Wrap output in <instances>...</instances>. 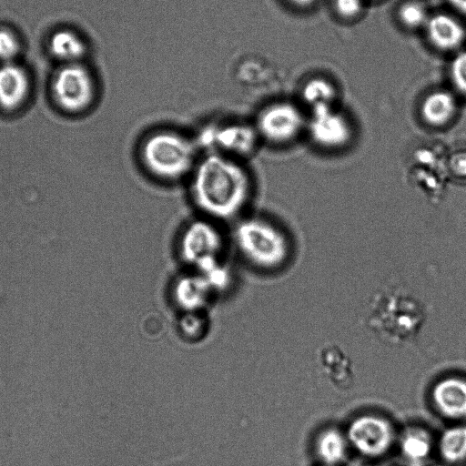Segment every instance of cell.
I'll return each mask as SVG.
<instances>
[{"mask_svg": "<svg viewBox=\"0 0 466 466\" xmlns=\"http://www.w3.org/2000/svg\"><path fill=\"white\" fill-rule=\"evenodd\" d=\"M31 80L27 71L15 62L0 66V110L16 113L27 103L31 95Z\"/></svg>", "mask_w": 466, "mask_h": 466, "instance_id": "30bf717a", "label": "cell"}, {"mask_svg": "<svg viewBox=\"0 0 466 466\" xmlns=\"http://www.w3.org/2000/svg\"><path fill=\"white\" fill-rule=\"evenodd\" d=\"M288 1L289 3H291L292 5H294L296 6H299V7H307L315 2V0H288Z\"/></svg>", "mask_w": 466, "mask_h": 466, "instance_id": "d4e9b609", "label": "cell"}, {"mask_svg": "<svg viewBox=\"0 0 466 466\" xmlns=\"http://www.w3.org/2000/svg\"><path fill=\"white\" fill-rule=\"evenodd\" d=\"M313 139L325 147H339L345 145L350 137L351 129L348 120L330 105L313 107L309 123Z\"/></svg>", "mask_w": 466, "mask_h": 466, "instance_id": "9c48e42d", "label": "cell"}, {"mask_svg": "<svg viewBox=\"0 0 466 466\" xmlns=\"http://www.w3.org/2000/svg\"><path fill=\"white\" fill-rule=\"evenodd\" d=\"M224 237L214 220L204 218L189 222L178 241L180 258L196 269L221 259Z\"/></svg>", "mask_w": 466, "mask_h": 466, "instance_id": "8992f818", "label": "cell"}, {"mask_svg": "<svg viewBox=\"0 0 466 466\" xmlns=\"http://www.w3.org/2000/svg\"><path fill=\"white\" fill-rule=\"evenodd\" d=\"M188 178L192 201L205 218L212 220L238 218L251 198V177L236 157L206 153L198 158Z\"/></svg>", "mask_w": 466, "mask_h": 466, "instance_id": "6da1fadb", "label": "cell"}, {"mask_svg": "<svg viewBox=\"0 0 466 466\" xmlns=\"http://www.w3.org/2000/svg\"><path fill=\"white\" fill-rule=\"evenodd\" d=\"M334 5L340 16L351 18L362 10V0H334Z\"/></svg>", "mask_w": 466, "mask_h": 466, "instance_id": "603a6c76", "label": "cell"}, {"mask_svg": "<svg viewBox=\"0 0 466 466\" xmlns=\"http://www.w3.org/2000/svg\"><path fill=\"white\" fill-rule=\"evenodd\" d=\"M18 35L8 27H0V60L4 63L15 62L21 51Z\"/></svg>", "mask_w": 466, "mask_h": 466, "instance_id": "ffe728a7", "label": "cell"}, {"mask_svg": "<svg viewBox=\"0 0 466 466\" xmlns=\"http://www.w3.org/2000/svg\"><path fill=\"white\" fill-rule=\"evenodd\" d=\"M349 444L360 455L379 458L391 448L395 433L391 423L375 414H362L354 418L346 431Z\"/></svg>", "mask_w": 466, "mask_h": 466, "instance_id": "52a82bcc", "label": "cell"}, {"mask_svg": "<svg viewBox=\"0 0 466 466\" xmlns=\"http://www.w3.org/2000/svg\"><path fill=\"white\" fill-rule=\"evenodd\" d=\"M450 73L454 87L466 97V51H461L453 57Z\"/></svg>", "mask_w": 466, "mask_h": 466, "instance_id": "44dd1931", "label": "cell"}, {"mask_svg": "<svg viewBox=\"0 0 466 466\" xmlns=\"http://www.w3.org/2000/svg\"><path fill=\"white\" fill-rule=\"evenodd\" d=\"M441 459L450 465L466 461V424H459L445 429L438 441Z\"/></svg>", "mask_w": 466, "mask_h": 466, "instance_id": "2e32d148", "label": "cell"}, {"mask_svg": "<svg viewBox=\"0 0 466 466\" xmlns=\"http://www.w3.org/2000/svg\"><path fill=\"white\" fill-rule=\"evenodd\" d=\"M198 148L241 159L254 153L260 142L253 124L240 121L213 122L195 137Z\"/></svg>", "mask_w": 466, "mask_h": 466, "instance_id": "5b68a950", "label": "cell"}, {"mask_svg": "<svg viewBox=\"0 0 466 466\" xmlns=\"http://www.w3.org/2000/svg\"><path fill=\"white\" fill-rule=\"evenodd\" d=\"M448 167L452 176L466 180V147H457L451 153Z\"/></svg>", "mask_w": 466, "mask_h": 466, "instance_id": "7402d4cb", "label": "cell"}, {"mask_svg": "<svg viewBox=\"0 0 466 466\" xmlns=\"http://www.w3.org/2000/svg\"><path fill=\"white\" fill-rule=\"evenodd\" d=\"M449 2L457 11L466 15V0H449Z\"/></svg>", "mask_w": 466, "mask_h": 466, "instance_id": "cb8c5ba5", "label": "cell"}, {"mask_svg": "<svg viewBox=\"0 0 466 466\" xmlns=\"http://www.w3.org/2000/svg\"><path fill=\"white\" fill-rule=\"evenodd\" d=\"M303 99L315 107L320 105H330L335 96L333 86L323 78L309 80L302 87Z\"/></svg>", "mask_w": 466, "mask_h": 466, "instance_id": "ac0fdd59", "label": "cell"}, {"mask_svg": "<svg viewBox=\"0 0 466 466\" xmlns=\"http://www.w3.org/2000/svg\"><path fill=\"white\" fill-rule=\"evenodd\" d=\"M457 111V103L451 93L436 90L423 99L420 115L423 120L432 127H443L450 123Z\"/></svg>", "mask_w": 466, "mask_h": 466, "instance_id": "4fadbf2b", "label": "cell"}, {"mask_svg": "<svg viewBox=\"0 0 466 466\" xmlns=\"http://www.w3.org/2000/svg\"><path fill=\"white\" fill-rule=\"evenodd\" d=\"M399 16L401 23L410 28L425 25L430 17L426 8L415 1L403 4L399 10Z\"/></svg>", "mask_w": 466, "mask_h": 466, "instance_id": "d6986e66", "label": "cell"}, {"mask_svg": "<svg viewBox=\"0 0 466 466\" xmlns=\"http://www.w3.org/2000/svg\"><path fill=\"white\" fill-rule=\"evenodd\" d=\"M425 26L431 43L443 51L458 48L465 39L463 25L447 14L430 16Z\"/></svg>", "mask_w": 466, "mask_h": 466, "instance_id": "7c38bea8", "label": "cell"}, {"mask_svg": "<svg viewBox=\"0 0 466 466\" xmlns=\"http://www.w3.org/2000/svg\"><path fill=\"white\" fill-rule=\"evenodd\" d=\"M436 410L450 420L466 419V380L450 376L438 380L431 390Z\"/></svg>", "mask_w": 466, "mask_h": 466, "instance_id": "8fae6325", "label": "cell"}, {"mask_svg": "<svg viewBox=\"0 0 466 466\" xmlns=\"http://www.w3.org/2000/svg\"><path fill=\"white\" fill-rule=\"evenodd\" d=\"M253 125L260 141L281 145L299 135L303 127V116L295 105L280 101L260 110Z\"/></svg>", "mask_w": 466, "mask_h": 466, "instance_id": "ba28073f", "label": "cell"}, {"mask_svg": "<svg viewBox=\"0 0 466 466\" xmlns=\"http://www.w3.org/2000/svg\"><path fill=\"white\" fill-rule=\"evenodd\" d=\"M195 138L174 129L148 134L139 148L140 161L149 175L164 182L189 177L198 160Z\"/></svg>", "mask_w": 466, "mask_h": 466, "instance_id": "7a4b0ae2", "label": "cell"}, {"mask_svg": "<svg viewBox=\"0 0 466 466\" xmlns=\"http://www.w3.org/2000/svg\"><path fill=\"white\" fill-rule=\"evenodd\" d=\"M402 455L411 462L426 460L432 451V440L427 431L421 428H409L400 440Z\"/></svg>", "mask_w": 466, "mask_h": 466, "instance_id": "e0dca14e", "label": "cell"}, {"mask_svg": "<svg viewBox=\"0 0 466 466\" xmlns=\"http://www.w3.org/2000/svg\"><path fill=\"white\" fill-rule=\"evenodd\" d=\"M349 445L345 433L334 428H328L318 435L315 451L325 466H336L345 460Z\"/></svg>", "mask_w": 466, "mask_h": 466, "instance_id": "9a60e30c", "label": "cell"}, {"mask_svg": "<svg viewBox=\"0 0 466 466\" xmlns=\"http://www.w3.org/2000/svg\"><path fill=\"white\" fill-rule=\"evenodd\" d=\"M237 251L249 264L262 269H273L286 262L289 242L285 232L262 217L239 219L233 229Z\"/></svg>", "mask_w": 466, "mask_h": 466, "instance_id": "3957f363", "label": "cell"}, {"mask_svg": "<svg viewBox=\"0 0 466 466\" xmlns=\"http://www.w3.org/2000/svg\"><path fill=\"white\" fill-rule=\"evenodd\" d=\"M50 96L59 111L70 116L84 114L96 101L95 78L80 62L63 64L51 78Z\"/></svg>", "mask_w": 466, "mask_h": 466, "instance_id": "277c9868", "label": "cell"}, {"mask_svg": "<svg viewBox=\"0 0 466 466\" xmlns=\"http://www.w3.org/2000/svg\"><path fill=\"white\" fill-rule=\"evenodd\" d=\"M51 55L62 64L80 62L86 51L83 38L74 30L61 28L55 31L48 40Z\"/></svg>", "mask_w": 466, "mask_h": 466, "instance_id": "5bb4252c", "label": "cell"}]
</instances>
